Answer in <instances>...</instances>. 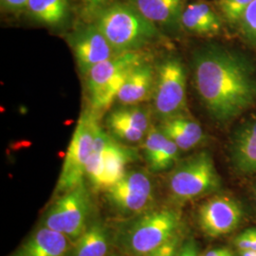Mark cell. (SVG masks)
Listing matches in <instances>:
<instances>
[{"label": "cell", "instance_id": "1", "mask_svg": "<svg viewBox=\"0 0 256 256\" xmlns=\"http://www.w3.org/2000/svg\"><path fill=\"white\" fill-rule=\"evenodd\" d=\"M196 90L212 119L234 120L256 104V72L244 56L209 45L192 57Z\"/></svg>", "mask_w": 256, "mask_h": 256}, {"label": "cell", "instance_id": "2", "mask_svg": "<svg viewBox=\"0 0 256 256\" xmlns=\"http://www.w3.org/2000/svg\"><path fill=\"white\" fill-rule=\"evenodd\" d=\"M92 22L100 28L118 54L144 50L162 39L158 26L128 2H113Z\"/></svg>", "mask_w": 256, "mask_h": 256}, {"label": "cell", "instance_id": "3", "mask_svg": "<svg viewBox=\"0 0 256 256\" xmlns=\"http://www.w3.org/2000/svg\"><path fill=\"white\" fill-rule=\"evenodd\" d=\"M100 116L90 108L82 110L64 156V164L55 187L54 196H60L84 183L86 169L93 151Z\"/></svg>", "mask_w": 256, "mask_h": 256}, {"label": "cell", "instance_id": "4", "mask_svg": "<svg viewBox=\"0 0 256 256\" xmlns=\"http://www.w3.org/2000/svg\"><path fill=\"white\" fill-rule=\"evenodd\" d=\"M221 180L210 153L202 151L174 166L168 178V188L174 200L189 202L216 192Z\"/></svg>", "mask_w": 256, "mask_h": 256}, {"label": "cell", "instance_id": "5", "mask_svg": "<svg viewBox=\"0 0 256 256\" xmlns=\"http://www.w3.org/2000/svg\"><path fill=\"white\" fill-rule=\"evenodd\" d=\"M180 218L169 209L152 210L133 221L122 236L129 256H148L178 232Z\"/></svg>", "mask_w": 256, "mask_h": 256}, {"label": "cell", "instance_id": "6", "mask_svg": "<svg viewBox=\"0 0 256 256\" xmlns=\"http://www.w3.org/2000/svg\"><path fill=\"white\" fill-rule=\"evenodd\" d=\"M153 111L162 120L185 114L187 110V76L182 60L170 56L156 68Z\"/></svg>", "mask_w": 256, "mask_h": 256}, {"label": "cell", "instance_id": "7", "mask_svg": "<svg viewBox=\"0 0 256 256\" xmlns=\"http://www.w3.org/2000/svg\"><path fill=\"white\" fill-rule=\"evenodd\" d=\"M92 200L84 183L57 198L44 216L43 225L77 240L88 228Z\"/></svg>", "mask_w": 256, "mask_h": 256}, {"label": "cell", "instance_id": "8", "mask_svg": "<svg viewBox=\"0 0 256 256\" xmlns=\"http://www.w3.org/2000/svg\"><path fill=\"white\" fill-rule=\"evenodd\" d=\"M104 192L110 206L124 214H140L153 202L151 178L140 169L126 171L118 182Z\"/></svg>", "mask_w": 256, "mask_h": 256}, {"label": "cell", "instance_id": "9", "mask_svg": "<svg viewBox=\"0 0 256 256\" xmlns=\"http://www.w3.org/2000/svg\"><path fill=\"white\" fill-rule=\"evenodd\" d=\"M68 41L82 76L96 64L118 54L93 22L77 28Z\"/></svg>", "mask_w": 256, "mask_h": 256}, {"label": "cell", "instance_id": "10", "mask_svg": "<svg viewBox=\"0 0 256 256\" xmlns=\"http://www.w3.org/2000/svg\"><path fill=\"white\" fill-rule=\"evenodd\" d=\"M242 209L229 196H218L206 200L198 209V224L210 238H221L236 229Z\"/></svg>", "mask_w": 256, "mask_h": 256}, {"label": "cell", "instance_id": "11", "mask_svg": "<svg viewBox=\"0 0 256 256\" xmlns=\"http://www.w3.org/2000/svg\"><path fill=\"white\" fill-rule=\"evenodd\" d=\"M149 59V55L144 50L128 52L115 55L93 66L84 75L88 102L96 97L108 84L119 75L146 63Z\"/></svg>", "mask_w": 256, "mask_h": 256}, {"label": "cell", "instance_id": "12", "mask_svg": "<svg viewBox=\"0 0 256 256\" xmlns=\"http://www.w3.org/2000/svg\"><path fill=\"white\" fill-rule=\"evenodd\" d=\"M156 74V68L149 61L133 68L118 92L115 102L120 106H131L151 99L155 88Z\"/></svg>", "mask_w": 256, "mask_h": 256}, {"label": "cell", "instance_id": "13", "mask_svg": "<svg viewBox=\"0 0 256 256\" xmlns=\"http://www.w3.org/2000/svg\"><path fill=\"white\" fill-rule=\"evenodd\" d=\"M234 167L242 174L256 173V118L247 120L234 132L230 146Z\"/></svg>", "mask_w": 256, "mask_h": 256}, {"label": "cell", "instance_id": "14", "mask_svg": "<svg viewBox=\"0 0 256 256\" xmlns=\"http://www.w3.org/2000/svg\"><path fill=\"white\" fill-rule=\"evenodd\" d=\"M70 238L45 226L39 228L12 256H66Z\"/></svg>", "mask_w": 256, "mask_h": 256}, {"label": "cell", "instance_id": "15", "mask_svg": "<svg viewBox=\"0 0 256 256\" xmlns=\"http://www.w3.org/2000/svg\"><path fill=\"white\" fill-rule=\"evenodd\" d=\"M187 0H126L146 18L156 26L176 30L182 27Z\"/></svg>", "mask_w": 256, "mask_h": 256}, {"label": "cell", "instance_id": "16", "mask_svg": "<svg viewBox=\"0 0 256 256\" xmlns=\"http://www.w3.org/2000/svg\"><path fill=\"white\" fill-rule=\"evenodd\" d=\"M182 28L200 36L218 34L222 28V19L214 8L203 0L186 5L182 16Z\"/></svg>", "mask_w": 256, "mask_h": 256}, {"label": "cell", "instance_id": "17", "mask_svg": "<svg viewBox=\"0 0 256 256\" xmlns=\"http://www.w3.org/2000/svg\"><path fill=\"white\" fill-rule=\"evenodd\" d=\"M134 149L110 136L104 149V174L102 191H106L126 173V166L137 160Z\"/></svg>", "mask_w": 256, "mask_h": 256}, {"label": "cell", "instance_id": "18", "mask_svg": "<svg viewBox=\"0 0 256 256\" xmlns=\"http://www.w3.org/2000/svg\"><path fill=\"white\" fill-rule=\"evenodd\" d=\"M158 128L182 151L200 146L205 138L200 124L186 113L162 120Z\"/></svg>", "mask_w": 256, "mask_h": 256}, {"label": "cell", "instance_id": "19", "mask_svg": "<svg viewBox=\"0 0 256 256\" xmlns=\"http://www.w3.org/2000/svg\"><path fill=\"white\" fill-rule=\"evenodd\" d=\"M70 0H28V14L37 22L57 27L64 23L70 14Z\"/></svg>", "mask_w": 256, "mask_h": 256}, {"label": "cell", "instance_id": "20", "mask_svg": "<svg viewBox=\"0 0 256 256\" xmlns=\"http://www.w3.org/2000/svg\"><path fill=\"white\" fill-rule=\"evenodd\" d=\"M108 246V230L102 223L95 222L76 240L70 256H106Z\"/></svg>", "mask_w": 256, "mask_h": 256}, {"label": "cell", "instance_id": "21", "mask_svg": "<svg viewBox=\"0 0 256 256\" xmlns=\"http://www.w3.org/2000/svg\"><path fill=\"white\" fill-rule=\"evenodd\" d=\"M110 114L146 134L152 128L151 111L146 106L140 104L120 106L112 110Z\"/></svg>", "mask_w": 256, "mask_h": 256}, {"label": "cell", "instance_id": "22", "mask_svg": "<svg viewBox=\"0 0 256 256\" xmlns=\"http://www.w3.org/2000/svg\"><path fill=\"white\" fill-rule=\"evenodd\" d=\"M106 124L108 128L112 137L119 140L122 142L138 144L144 142L146 137V133L133 128L128 122L108 114L106 120Z\"/></svg>", "mask_w": 256, "mask_h": 256}, {"label": "cell", "instance_id": "23", "mask_svg": "<svg viewBox=\"0 0 256 256\" xmlns=\"http://www.w3.org/2000/svg\"><path fill=\"white\" fill-rule=\"evenodd\" d=\"M254 0H218V7L223 19L230 26L239 25L246 10Z\"/></svg>", "mask_w": 256, "mask_h": 256}, {"label": "cell", "instance_id": "24", "mask_svg": "<svg viewBox=\"0 0 256 256\" xmlns=\"http://www.w3.org/2000/svg\"><path fill=\"white\" fill-rule=\"evenodd\" d=\"M180 151L182 150L178 147L174 142L167 137L164 146L156 156L155 160L148 166L149 169L152 172L158 173L171 168L178 162Z\"/></svg>", "mask_w": 256, "mask_h": 256}, {"label": "cell", "instance_id": "25", "mask_svg": "<svg viewBox=\"0 0 256 256\" xmlns=\"http://www.w3.org/2000/svg\"><path fill=\"white\" fill-rule=\"evenodd\" d=\"M239 26L243 36L248 41L256 44V0H254L248 7Z\"/></svg>", "mask_w": 256, "mask_h": 256}, {"label": "cell", "instance_id": "26", "mask_svg": "<svg viewBox=\"0 0 256 256\" xmlns=\"http://www.w3.org/2000/svg\"><path fill=\"white\" fill-rule=\"evenodd\" d=\"M112 3V0H81L82 18L88 20V22H92L102 10Z\"/></svg>", "mask_w": 256, "mask_h": 256}, {"label": "cell", "instance_id": "27", "mask_svg": "<svg viewBox=\"0 0 256 256\" xmlns=\"http://www.w3.org/2000/svg\"><path fill=\"white\" fill-rule=\"evenodd\" d=\"M180 238L176 234L167 240L162 246L156 248L148 256H176L180 250Z\"/></svg>", "mask_w": 256, "mask_h": 256}, {"label": "cell", "instance_id": "28", "mask_svg": "<svg viewBox=\"0 0 256 256\" xmlns=\"http://www.w3.org/2000/svg\"><path fill=\"white\" fill-rule=\"evenodd\" d=\"M234 245L239 250H256V239L250 232L248 229L238 234L234 239Z\"/></svg>", "mask_w": 256, "mask_h": 256}, {"label": "cell", "instance_id": "29", "mask_svg": "<svg viewBox=\"0 0 256 256\" xmlns=\"http://www.w3.org/2000/svg\"><path fill=\"white\" fill-rule=\"evenodd\" d=\"M176 256H200L196 244L194 240H188L180 248Z\"/></svg>", "mask_w": 256, "mask_h": 256}, {"label": "cell", "instance_id": "30", "mask_svg": "<svg viewBox=\"0 0 256 256\" xmlns=\"http://www.w3.org/2000/svg\"><path fill=\"white\" fill-rule=\"evenodd\" d=\"M28 0H1V4L5 9L20 10L27 8Z\"/></svg>", "mask_w": 256, "mask_h": 256}, {"label": "cell", "instance_id": "31", "mask_svg": "<svg viewBox=\"0 0 256 256\" xmlns=\"http://www.w3.org/2000/svg\"><path fill=\"white\" fill-rule=\"evenodd\" d=\"M202 256H234L232 252L228 248H218L205 252Z\"/></svg>", "mask_w": 256, "mask_h": 256}, {"label": "cell", "instance_id": "32", "mask_svg": "<svg viewBox=\"0 0 256 256\" xmlns=\"http://www.w3.org/2000/svg\"><path fill=\"white\" fill-rule=\"evenodd\" d=\"M239 256H256V250H240Z\"/></svg>", "mask_w": 256, "mask_h": 256}, {"label": "cell", "instance_id": "33", "mask_svg": "<svg viewBox=\"0 0 256 256\" xmlns=\"http://www.w3.org/2000/svg\"><path fill=\"white\" fill-rule=\"evenodd\" d=\"M252 198H254V202L256 203V184L252 188Z\"/></svg>", "mask_w": 256, "mask_h": 256}, {"label": "cell", "instance_id": "34", "mask_svg": "<svg viewBox=\"0 0 256 256\" xmlns=\"http://www.w3.org/2000/svg\"><path fill=\"white\" fill-rule=\"evenodd\" d=\"M248 230H250V232L254 236V239H256V228H252V229H248Z\"/></svg>", "mask_w": 256, "mask_h": 256}, {"label": "cell", "instance_id": "35", "mask_svg": "<svg viewBox=\"0 0 256 256\" xmlns=\"http://www.w3.org/2000/svg\"></svg>", "mask_w": 256, "mask_h": 256}]
</instances>
